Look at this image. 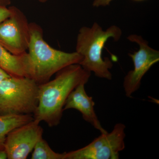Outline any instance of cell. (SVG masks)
<instances>
[{"label": "cell", "mask_w": 159, "mask_h": 159, "mask_svg": "<svg viewBox=\"0 0 159 159\" xmlns=\"http://www.w3.org/2000/svg\"><path fill=\"white\" fill-rule=\"evenodd\" d=\"M91 74L78 64L71 65L58 71L53 80L39 84V102L33 114L34 119L44 121L50 127L59 125L69 95L79 84H87Z\"/></svg>", "instance_id": "cell-1"}, {"label": "cell", "mask_w": 159, "mask_h": 159, "mask_svg": "<svg viewBox=\"0 0 159 159\" xmlns=\"http://www.w3.org/2000/svg\"><path fill=\"white\" fill-rule=\"evenodd\" d=\"M29 26V77L38 84L48 82L54 74L66 67L81 62L83 57L76 51L68 53L49 45L44 39L43 31L39 25L31 22Z\"/></svg>", "instance_id": "cell-2"}, {"label": "cell", "mask_w": 159, "mask_h": 159, "mask_svg": "<svg viewBox=\"0 0 159 159\" xmlns=\"http://www.w3.org/2000/svg\"><path fill=\"white\" fill-rule=\"evenodd\" d=\"M122 31L118 26H111L104 31L98 23L89 27H83L77 35L76 51L83 57L79 65L97 77L111 80L112 75L110 70L113 66L109 58H103L102 52L106 43L110 38L116 41L121 37Z\"/></svg>", "instance_id": "cell-3"}, {"label": "cell", "mask_w": 159, "mask_h": 159, "mask_svg": "<svg viewBox=\"0 0 159 159\" xmlns=\"http://www.w3.org/2000/svg\"><path fill=\"white\" fill-rule=\"evenodd\" d=\"M39 84L26 77L10 76L0 82V115H33L38 105Z\"/></svg>", "instance_id": "cell-4"}, {"label": "cell", "mask_w": 159, "mask_h": 159, "mask_svg": "<svg viewBox=\"0 0 159 159\" xmlns=\"http://www.w3.org/2000/svg\"><path fill=\"white\" fill-rule=\"evenodd\" d=\"M125 125L117 123L110 133L101 134L90 143L77 150L65 152V159H118L125 148Z\"/></svg>", "instance_id": "cell-5"}, {"label": "cell", "mask_w": 159, "mask_h": 159, "mask_svg": "<svg viewBox=\"0 0 159 159\" xmlns=\"http://www.w3.org/2000/svg\"><path fill=\"white\" fill-rule=\"evenodd\" d=\"M9 17L0 23V45L13 55L27 52L30 40V23L22 11L10 7Z\"/></svg>", "instance_id": "cell-6"}, {"label": "cell", "mask_w": 159, "mask_h": 159, "mask_svg": "<svg viewBox=\"0 0 159 159\" xmlns=\"http://www.w3.org/2000/svg\"><path fill=\"white\" fill-rule=\"evenodd\" d=\"M127 39L139 47L138 51L129 54L133 61L134 69L126 74L123 81L125 96L130 97L140 88L144 75L159 61V51L149 47L147 41L140 35L131 34Z\"/></svg>", "instance_id": "cell-7"}, {"label": "cell", "mask_w": 159, "mask_h": 159, "mask_svg": "<svg viewBox=\"0 0 159 159\" xmlns=\"http://www.w3.org/2000/svg\"><path fill=\"white\" fill-rule=\"evenodd\" d=\"M34 119L15 128L7 135L4 149L9 159H26L43 138V129Z\"/></svg>", "instance_id": "cell-8"}, {"label": "cell", "mask_w": 159, "mask_h": 159, "mask_svg": "<svg viewBox=\"0 0 159 159\" xmlns=\"http://www.w3.org/2000/svg\"><path fill=\"white\" fill-rule=\"evenodd\" d=\"M84 84L77 86L71 92L67 98L64 107V111L70 109L77 110L82 114L83 119L101 133L107 132L102 127L94 110L95 102L93 97L87 94Z\"/></svg>", "instance_id": "cell-9"}, {"label": "cell", "mask_w": 159, "mask_h": 159, "mask_svg": "<svg viewBox=\"0 0 159 159\" xmlns=\"http://www.w3.org/2000/svg\"><path fill=\"white\" fill-rule=\"evenodd\" d=\"M30 59L28 52L13 55L0 45V68L11 76L29 77Z\"/></svg>", "instance_id": "cell-10"}, {"label": "cell", "mask_w": 159, "mask_h": 159, "mask_svg": "<svg viewBox=\"0 0 159 159\" xmlns=\"http://www.w3.org/2000/svg\"><path fill=\"white\" fill-rule=\"evenodd\" d=\"M34 119L32 115H0V150H4L6 137L11 131Z\"/></svg>", "instance_id": "cell-11"}, {"label": "cell", "mask_w": 159, "mask_h": 159, "mask_svg": "<svg viewBox=\"0 0 159 159\" xmlns=\"http://www.w3.org/2000/svg\"><path fill=\"white\" fill-rule=\"evenodd\" d=\"M65 152L57 153L51 149L48 142L42 138L34 146L31 159H65Z\"/></svg>", "instance_id": "cell-12"}, {"label": "cell", "mask_w": 159, "mask_h": 159, "mask_svg": "<svg viewBox=\"0 0 159 159\" xmlns=\"http://www.w3.org/2000/svg\"><path fill=\"white\" fill-rule=\"evenodd\" d=\"M11 13V8L0 5V23L10 16Z\"/></svg>", "instance_id": "cell-13"}, {"label": "cell", "mask_w": 159, "mask_h": 159, "mask_svg": "<svg viewBox=\"0 0 159 159\" xmlns=\"http://www.w3.org/2000/svg\"><path fill=\"white\" fill-rule=\"evenodd\" d=\"M113 0H94L93 5L94 7H103L109 6Z\"/></svg>", "instance_id": "cell-14"}, {"label": "cell", "mask_w": 159, "mask_h": 159, "mask_svg": "<svg viewBox=\"0 0 159 159\" xmlns=\"http://www.w3.org/2000/svg\"><path fill=\"white\" fill-rule=\"evenodd\" d=\"M10 75L8 74L6 71L0 68V82L5 78L10 77Z\"/></svg>", "instance_id": "cell-15"}, {"label": "cell", "mask_w": 159, "mask_h": 159, "mask_svg": "<svg viewBox=\"0 0 159 159\" xmlns=\"http://www.w3.org/2000/svg\"><path fill=\"white\" fill-rule=\"evenodd\" d=\"M8 159V156L6 151L4 150H0V159Z\"/></svg>", "instance_id": "cell-16"}, {"label": "cell", "mask_w": 159, "mask_h": 159, "mask_svg": "<svg viewBox=\"0 0 159 159\" xmlns=\"http://www.w3.org/2000/svg\"><path fill=\"white\" fill-rule=\"evenodd\" d=\"M11 3L10 0H0V5L1 6H7Z\"/></svg>", "instance_id": "cell-17"}, {"label": "cell", "mask_w": 159, "mask_h": 159, "mask_svg": "<svg viewBox=\"0 0 159 159\" xmlns=\"http://www.w3.org/2000/svg\"><path fill=\"white\" fill-rule=\"evenodd\" d=\"M39 2L42 3H45L46 2H48V0H38Z\"/></svg>", "instance_id": "cell-18"}, {"label": "cell", "mask_w": 159, "mask_h": 159, "mask_svg": "<svg viewBox=\"0 0 159 159\" xmlns=\"http://www.w3.org/2000/svg\"><path fill=\"white\" fill-rule=\"evenodd\" d=\"M134 1H144V0H134Z\"/></svg>", "instance_id": "cell-19"}]
</instances>
